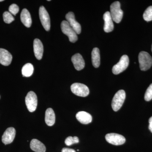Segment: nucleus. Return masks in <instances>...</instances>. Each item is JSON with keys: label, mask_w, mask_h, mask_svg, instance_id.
<instances>
[{"label": "nucleus", "mask_w": 152, "mask_h": 152, "mask_svg": "<svg viewBox=\"0 0 152 152\" xmlns=\"http://www.w3.org/2000/svg\"><path fill=\"white\" fill-rule=\"evenodd\" d=\"M140 67L142 71L148 70L152 65V58L148 53L142 51L139 55Z\"/></svg>", "instance_id": "nucleus-1"}, {"label": "nucleus", "mask_w": 152, "mask_h": 152, "mask_svg": "<svg viewBox=\"0 0 152 152\" xmlns=\"http://www.w3.org/2000/svg\"><path fill=\"white\" fill-rule=\"evenodd\" d=\"M126 99V93L124 90L118 91L114 96L112 102V107L114 111L117 112L121 109Z\"/></svg>", "instance_id": "nucleus-2"}, {"label": "nucleus", "mask_w": 152, "mask_h": 152, "mask_svg": "<svg viewBox=\"0 0 152 152\" xmlns=\"http://www.w3.org/2000/svg\"><path fill=\"white\" fill-rule=\"evenodd\" d=\"M110 13L114 22L117 23L121 22L123 16V11L121 9V4L119 2H115L111 5Z\"/></svg>", "instance_id": "nucleus-3"}, {"label": "nucleus", "mask_w": 152, "mask_h": 152, "mask_svg": "<svg viewBox=\"0 0 152 152\" xmlns=\"http://www.w3.org/2000/svg\"><path fill=\"white\" fill-rule=\"evenodd\" d=\"M61 28L62 32L68 36L69 40L71 42L75 43L77 40V34L67 21L64 20L61 22Z\"/></svg>", "instance_id": "nucleus-4"}, {"label": "nucleus", "mask_w": 152, "mask_h": 152, "mask_svg": "<svg viewBox=\"0 0 152 152\" xmlns=\"http://www.w3.org/2000/svg\"><path fill=\"white\" fill-rule=\"evenodd\" d=\"M129 58L127 55H124L121 57L119 61L113 67L112 69L113 73L118 75L122 72L127 68L129 65Z\"/></svg>", "instance_id": "nucleus-5"}, {"label": "nucleus", "mask_w": 152, "mask_h": 152, "mask_svg": "<svg viewBox=\"0 0 152 152\" xmlns=\"http://www.w3.org/2000/svg\"><path fill=\"white\" fill-rule=\"evenodd\" d=\"M72 92L77 96L86 97L89 94V90L86 85L80 83H75L71 86Z\"/></svg>", "instance_id": "nucleus-6"}, {"label": "nucleus", "mask_w": 152, "mask_h": 152, "mask_svg": "<svg viewBox=\"0 0 152 152\" xmlns=\"http://www.w3.org/2000/svg\"><path fill=\"white\" fill-rule=\"evenodd\" d=\"M25 101L29 111L31 113L34 112L37 106V97L35 93L33 91L28 93Z\"/></svg>", "instance_id": "nucleus-7"}, {"label": "nucleus", "mask_w": 152, "mask_h": 152, "mask_svg": "<svg viewBox=\"0 0 152 152\" xmlns=\"http://www.w3.org/2000/svg\"><path fill=\"white\" fill-rule=\"evenodd\" d=\"M39 16L42 25L46 31L50 28V20L48 13L44 6H42L39 10Z\"/></svg>", "instance_id": "nucleus-8"}, {"label": "nucleus", "mask_w": 152, "mask_h": 152, "mask_svg": "<svg viewBox=\"0 0 152 152\" xmlns=\"http://www.w3.org/2000/svg\"><path fill=\"white\" fill-rule=\"evenodd\" d=\"M107 141L109 143L115 145H123L126 142V139L124 136L116 133H110L105 136Z\"/></svg>", "instance_id": "nucleus-9"}, {"label": "nucleus", "mask_w": 152, "mask_h": 152, "mask_svg": "<svg viewBox=\"0 0 152 152\" xmlns=\"http://www.w3.org/2000/svg\"><path fill=\"white\" fill-rule=\"evenodd\" d=\"M67 21L71 27L75 31L77 34H80L81 32V27L79 23L76 20L75 15L72 12H69L66 15Z\"/></svg>", "instance_id": "nucleus-10"}, {"label": "nucleus", "mask_w": 152, "mask_h": 152, "mask_svg": "<svg viewBox=\"0 0 152 152\" xmlns=\"http://www.w3.org/2000/svg\"><path fill=\"white\" fill-rule=\"evenodd\" d=\"M16 135V130L13 127L8 128L2 137V141L5 145H8L13 141Z\"/></svg>", "instance_id": "nucleus-11"}, {"label": "nucleus", "mask_w": 152, "mask_h": 152, "mask_svg": "<svg viewBox=\"0 0 152 152\" xmlns=\"http://www.w3.org/2000/svg\"><path fill=\"white\" fill-rule=\"evenodd\" d=\"M12 60V56L10 53L4 49L0 48V64L8 66L10 64Z\"/></svg>", "instance_id": "nucleus-12"}, {"label": "nucleus", "mask_w": 152, "mask_h": 152, "mask_svg": "<svg viewBox=\"0 0 152 152\" xmlns=\"http://www.w3.org/2000/svg\"><path fill=\"white\" fill-rule=\"evenodd\" d=\"M103 19L104 21V31L106 33L110 32L114 29V24L110 12H107L104 14Z\"/></svg>", "instance_id": "nucleus-13"}, {"label": "nucleus", "mask_w": 152, "mask_h": 152, "mask_svg": "<svg viewBox=\"0 0 152 152\" xmlns=\"http://www.w3.org/2000/svg\"><path fill=\"white\" fill-rule=\"evenodd\" d=\"M34 50L35 56L38 60L42 59L44 52V48L42 42L39 39H35L34 42Z\"/></svg>", "instance_id": "nucleus-14"}, {"label": "nucleus", "mask_w": 152, "mask_h": 152, "mask_svg": "<svg viewBox=\"0 0 152 152\" xmlns=\"http://www.w3.org/2000/svg\"><path fill=\"white\" fill-rule=\"evenodd\" d=\"M72 61L74 67L77 71L81 70L85 67L84 60L81 55L79 53L76 54L72 58Z\"/></svg>", "instance_id": "nucleus-15"}, {"label": "nucleus", "mask_w": 152, "mask_h": 152, "mask_svg": "<svg viewBox=\"0 0 152 152\" xmlns=\"http://www.w3.org/2000/svg\"><path fill=\"white\" fill-rule=\"evenodd\" d=\"M77 120L83 124H90L92 121V116L88 113L84 111L79 112L76 115Z\"/></svg>", "instance_id": "nucleus-16"}, {"label": "nucleus", "mask_w": 152, "mask_h": 152, "mask_svg": "<svg viewBox=\"0 0 152 152\" xmlns=\"http://www.w3.org/2000/svg\"><path fill=\"white\" fill-rule=\"evenodd\" d=\"M20 19L22 23L26 27L30 28L31 26V18L29 12L26 9H24L22 11Z\"/></svg>", "instance_id": "nucleus-17"}, {"label": "nucleus", "mask_w": 152, "mask_h": 152, "mask_svg": "<svg viewBox=\"0 0 152 152\" xmlns=\"http://www.w3.org/2000/svg\"><path fill=\"white\" fill-rule=\"evenodd\" d=\"M30 148L36 152H45L46 147L44 144L37 139H33L30 143Z\"/></svg>", "instance_id": "nucleus-18"}, {"label": "nucleus", "mask_w": 152, "mask_h": 152, "mask_svg": "<svg viewBox=\"0 0 152 152\" xmlns=\"http://www.w3.org/2000/svg\"><path fill=\"white\" fill-rule=\"evenodd\" d=\"M56 121V116L53 110L51 108H48L46 111L45 121L46 124L50 126L54 124Z\"/></svg>", "instance_id": "nucleus-19"}, {"label": "nucleus", "mask_w": 152, "mask_h": 152, "mask_svg": "<svg viewBox=\"0 0 152 152\" xmlns=\"http://www.w3.org/2000/svg\"><path fill=\"white\" fill-rule=\"evenodd\" d=\"M92 61L93 65L95 68H98L100 65V51L98 48L93 49L91 53Z\"/></svg>", "instance_id": "nucleus-20"}, {"label": "nucleus", "mask_w": 152, "mask_h": 152, "mask_svg": "<svg viewBox=\"0 0 152 152\" xmlns=\"http://www.w3.org/2000/svg\"><path fill=\"white\" fill-rule=\"evenodd\" d=\"M34 68L32 64L28 63L25 64L22 69V73L24 77H29L33 75Z\"/></svg>", "instance_id": "nucleus-21"}, {"label": "nucleus", "mask_w": 152, "mask_h": 152, "mask_svg": "<svg viewBox=\"0 0 152 152\" xmlns=\"http://www.w3.org/2000/svg\"><path fill=\"white\" fill-rule=\"evenodd\" d=\"M143 18L149 22L152 20V6H150L146 10L143 14Z\"/></svg>", "instance_id": "nucleus-22"}, {"label": "nucleus", "mask_w": 152, "mask_h": 152, "mask_svg": "<svg viewBox=\"0 0 152 152\" xmlns=\"http://www.w3.org/2000/svg\"><path fill=\"white\" fill-rule=\"evenodd\" d=\"M3 16L4 22L6 23H11L15 20V18L12 14H11L10 12H7V11L4 13Z\"/></svg>", "instance_id": "nucleus-23"}, {"label": "nucleus", "mask_w": 152, "mask_h": 152, "mask_svg": "<svg viewBox=\"0 0 152 152\" xmlns=\"http://www.w3.org/2000/svg\"><path fill=\"white\" fill-rule=\"evenodd\" d=\"M79 142L78 138L77 137H69L66 139L65 143L67 146H71L73 144L78 143Z\"/></svg>", "instance_id": "nucleus-24"}, {"label": "nucleus", "mask_w": 152, "mask_h": 152, "mask_svg": "<svg viewBox=\"0 0 152 152\" xmlns=\"http://www.w3.org/2000/svg\"><path fill=\"white\" fill-rule=\"evenodd\" d=\"M152 99V83L148 88L145 95V99L147 102L151 101Z\"/></svg>", "instance_id": "nucleus-25"}, {"label": "nucleus", "mask_w": 152, "mask_h": 152, "mask_svg": "<svg viewBox=\"0 0 152 152\" xmlns=\"http://www.w3.org/2000/svg\"><path fill=\"white\" fill-rule=\"evenodd\" d=\"M9 10L10 12L12 15H15L19 12V8L18 6L16 4H12L9 7Z\"/></svg>", "instance_id": "nucleus-26"}, {"label": "nucleus", "mask_w": 152, "mask_h": 152, "mask_svg": "<svg viewBox=\"0 0 152 152\" xmlns=\"http://www.w3.org/2000/svg\"><path fill=\"white\" fill-rule=\"evenodd\" d=\"M61 152H76L75 151L72 149L69 148H64L62 150Z\"/></svg>", "instance_id": "nucleus-27"}, {"label": "nucleus", "mask_w": 152, "mask_h": 152, "mask_svg": "<svg viewBox=\"0 0 152 152\" xmlns=\"http://www.w3.org/2000/svg\"><path fill=\"white\" fill-rule=\"evenodd\" d=\"M149 129L151 132L152 133V116L149 120Z\"/></svg>", "instance_id": "nucleus-28"}, {"label": "nucleus", "mask_w": 152, "mask_h": 152, "mask_svg": "<svg viewBox=\"0 0 152 152\" xmlns=\"http://www.w3.org/2000/svg\"><path fill=\"white\" fill-rule=\"evenodd\" d=\"M3 1H4V0H0V2Z\"/></svg>", "instance_id": "nucleus-29"}, {"label": "nucleus", "mask_w": 152, "mask_h": 152, "mask_svg": "<svg viewBox=\"0 0 152 152\" xmlns=\"http://www.w3.org/2000/svg\"><path fill=\"white\" fill-rule=\"evenodd\" d=\"M151 51H152V48H151Z\"/></svg>", "instance_id": "nucleus-30"}]
</instances>
